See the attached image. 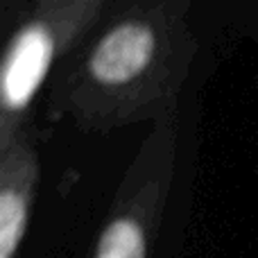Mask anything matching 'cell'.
<instances>
[{
    "label": "cell",
    "instance_id": "cell-1",
    "mask_svg": "<svg viewBox=\"0 0 258 258\" xmlns=\"http://www.w3.org/2000/svg\"><path fill=\"white\" fill-rule=\"evenodd\" d=\"M188 9L181 0L116 5L95 39L57 75L52 111L89 132L159 120L200 54Z\"/></svg>",
    "mask_w": 258,
    "mask_h": 258
},
{
    "label": "cell",
    "instance_id": "cell-2",
    "mask_svg": "<svg viewBox=\"0 0 258 258\" xmlns=\"http://www.w3.org/2000/svg\"><path fill=\"white\" fill-rule=\"evenodd\" d=\"M107 0H39L16 7L0 61V145L25 132L43 82L63 57L102 25Z\"/></svg>",
    "mask_w": 258,
    "mask_h": 258
},
{
    "label": "cell",
    "instance_id": "cell-3",
    "mask_svg": "<svg viewBox=\"0 0 258 258\" xmlns=\"http://www.w3.org/2000/svg\"><path fill=\"white\" fill-rule=\"evenodd\" d=\"M172 156L174 136L168 132L156 165H138L141 181L125 186L127 197L116 202L91 258H147L161 206L165 202V188L170 186Z\"/></svg>",
    "mask_w": 258,
    "mask_h": 258
},
{
    "label": "cell",
    "instance_id": "cell-4",
    "mask_svg": "<svg viewBox=\"0 0 258 258\" xmlns=\"http://www.w3.org/2000/svg\"><path fill=\"white\" fill-rule=\"evenodd\" d=\"M39 152L30 132L0 145V258H16L39 186Z\"/></svg>",
    "mask_w": 258,
    "mask_h": 258
}]
</instances>
